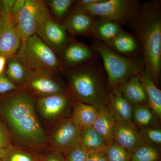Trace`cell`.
Segmentation results:
<instances>
[{
    "label": "cell",
    "mask_w": 161,
    "mask_h": 161,
    "mask_svg": "<svg viewBox=\"0 0 161 161\" xmlns=\"http://www.w3.org/2000/svg\"><path fill=\"white\" fill-rule=\"evenodd\" d=\"M36 100L23 88L0 96V118L19 142L40 149L46 146L47 137L36 114Z\"/></svg>",
    "instance_id": "6da1fadb"
},
{
    "label": "cell",
    "mask_w": 161,
    "mask_h": 161,
    "mask_svg": "<svg viewBox=\"0 0 161 161\" xmlns=\"http://www.w3.org/2000/svg\"><path fill=\"white\" fill-rule=\"evenodd\" d=\"M68 91L75 101L95 107L99 110L108 107L109 87L106 73L100 56L87 63L65 70Z\"/></svg>",
    "instance_id": "7a4b0ae2"
},
{
    "label": "cell",
    "mask_w": 161,
    "mask_h": 161,
    "mask_svg": "<svg viewBox=\"0 0 161 161\" xmlns=\"http://www.w3.org/2000/svg\"><path fill=\"white\" fill-rule=\"evenodd\" d=\"M129 25L142 48L145 64L150 69L157 86L161 71V1L141 3Z\"/></svg>",
    "instance_id": "3957f363"
},
{
    "label": "cell",
    "mask_w": 161,
    "mask_h": 161,
    "mask_svg": "<svg viewBox=\"0 0 161 161\" xmlns=\"http://www.w3.org/2000/svg\"><path fill=\"white\" fill-rule=\"evenodd\" d=\"M92 47L100 56L110 89L133 76H138L145 67L143 58H132L112 51L102 42L94 40Z\"/></svg>",
    "instance_id": "277c9868"
},
{
    "label": "cell",
    "mask_w": 161,
    "mask_h": 161,
    "mask_svg": "<svg viewBox=\"0 0 161 161\" xmlns=\"http://www.w3.org/2000/svg\"><path fill=\"white\" fill-rule=\"evenodd\" d=\"M15 56L35 71L58 75L64 71L58 55L36 34L28 39L23 51Z\"/></svg>",
    "instance_id": "5b68a950"
},
{
    "label": "cell",
    "mask_w": 161,
    "mask_h": 161,
    "mask_svg": "<svg viewBox=\"0 0 161 161\" xmlns=\"http://www.w3.org/2000/svg\"><path fill=\"white\" fill-rule=\"evenodd\" d=\"M141 3L137 0H103L83 6L75 4L91 15L106 18L121 26L129 24L133 20Z\"/></svg>",
    "instance_id": "8992f818"
},
{
    "label": "cell",
    "mask_w": 161,
    "mask_h": 161,
    "mask_svg": "<svg viewBox=\"0 0 161 161\" xmlns=\"http://www.w3.org/2000/svg\"><path fill=\"white\" fill-rule=\"evenodd\" d=\"M36 34L58 56L71 37L62 24L52 17L44 1L42 0L40 2Z\"/></svg>",
    "instance_id": "52a82bcc"
},
{
    "label": "cell",
    "mask_w": 161,
    "mask_h": 161,
    "mask_svg": "<svg viewBox=\"0 0 161 161\" xmlns=\"http://www.w3.org/2000/svg\"><path fill=\"white\" fill-rule=\"evenodd\" d=\"M15 0H0V56L17 54L21 45L16 25L11 16Z\"/></svg>",
    "instance_id": "ba28073f"
},
{
    "label": "cell",
    "mask_w": 161,
    "mask_h": 161,
    "mask_svg": "<svg viewBox=\"0 0 161 161\" xmlns=\"http://www.w3.org/2000/svg\"><path fill=\"white\" fill-rule=\"evenodd\" d=\"M57 76L28 68L23 89L38 98L66 92L67 87L58 79Z\"/></svg>",
    "instance_id": "9c48e42d"
},
{
    "label": "cell",
    "mask_w": 161,
    "mask_h": 161,
    "mask_svg": "<svg viewBox=\"0 0 161 161\" xmlns=\"http://www.w3.org/2000/svg\"><path fill=\"white\" fill-rule=\"evenodd\" d=\"M82 130L83 128L75 123L71 117L61 121L52 135V146L55 151L63 155L79 142Z\"/></svg>",
    "instance_id": "30bf717a"
},
{
    "label": "cell",
    "mask_w": 161,
    "mask_h": 161,
    "mask_svg": "<svg viewBox=\"0 0 161 161\" xmlns=\"http://www.w3.org/2000/svg\"><path fill=\"white\" fill-rule=\"evenodd\" d=\"M98 56V53L92 46H87L71 37L58 57L65 70L87 63Z\"/></svg>",
    "instance_id": "8fae6325"
},
{
    "label": "cell",
    "mask_w": 161,
    "mask_h": 161,
    "mask_svg": "<svg viewBox=\"0 0 161 161\" xmlns=\"http://www.w3.org/2000/svg\"><path fill=\"white\" fill-rule=\"evenodd\" d=\"M40 2V0H26L18 15L16 25L21 45L17 53L23 51L28 39L36 34Z\"/></svg>",
    "instance_id": "7c38bea8"
},
{
    "label": "cell",
    "mask_w": 161,
    "mask_h": 161,
    "mask_svg": "<svg viewBox=\"0 0 161 161\" xmlns=\"http://www.w3.org/2000/svg\"><path fill=\"white\" fill-rule=\"evenodd\" d=\"M75 101L67 91L39 97L37 100H36V105L43 117L47 119H54L67 114Z\"/></svg>",
    "instance_id": "4fadbf2b"
},
{
    "label": "cell",
    "mask_w": 161,
    "mask_h": 161,
    "mask_svg": "<svg viewBox=\"0 0 161 161\" xmlns=\"http://www.w3.org/2000/svg\"><path fill=\"white\" fill-rule=\"evenodd\" d=\"M97 18L87 13L75 3L61 24L72 37L77 36L90 37L92 26Z\"/></svg>",
    "instance_id": "5bb4252c"
},
{
    "label": "cell",
    "mask_w": 161,
    "mask_h": 161,
    "mask_svg": "<svg viewBox=\"0 0 161 161\" xmlns=\"http://www.w3.org/2000/svg\"><path fill=\"white\" fill-rule=\"evenodd\" d=\"M113 136L114 142L130 154L145 144L141 138L138 128L130 122H115Z\"/></svg>",
    "instance_id": "9a60e30c"
},
{
    "label": "cell",
    "mask_w": 161,
    "mask_h": 161,
    "mask_svg": "<svg viewBox=\"0 0 161 161\" xmlns=\"http://www.w3.org/2000/svg\"><path fill=\"white\" fill-rule=\"evenodd\" d=\"M106 46L121 56L132 58H143L142 48L135 35L123 31Z\"/></svg>",
    "instance_id": "2e32d148"
},
{
    "label": "cell",
    "mask_w": 161,
    "mask_h": 161,
    "mask_svg": "<svg viewBox=\"0 0 161 161\" xmlns=\"http://www.w3.org/2000/svg\"><path fill=\"white\" fill-rule=\"evenodd\" d=\"M108 107L115 121L132 122L133 106L125 98L118 87L110 91Z\"/></svg>",
    "instance_id": "e0dca14e"
},
{
    "label": "cell",
    "mask_w": 161,
    "mask_h": 161,
    "mask_svg": "<svg viewBox=\"0 0 161 161\" xmlns=\"http://www.w3.org/2000/svg\"><path fill=\"white\" fill-rule=\"evenodd\" d=\"M123 31L117 22L106 18L98 17L92 26L90 37L107 45Z\"/></svg>",
    "instance_id": "ac0fdd59"
},
{
    "label": "cell",
    "mask_w": 161,
    "mask_h": 161,
    "mask_svg": "<svg viewBox=\"0 0 161 161\" xmlns=\"http://www.w3.org/2000/svg\"><path fill=\"white\" fill-rule=\"evenodd\" d=\"M141 83L147 93L149 106L161 118V91L157 87L149 68L145 65L138 76Z\"/></svg>",
    "instance_id": "d6986e66"
},
{
    "label": "cell",
    "mask_w": 161,
    "mask_h": 161,
    "mask_svg": "<svg viewBox=\"0 0 161 161\" xmlns=\"http://www.w3.org/2000/svg\"><path fill=\"white\" fill-rule=\"evenodd\" d=\"M125 98L132 105L148 104V98L138 76H133L118 86Z\"/></svg>",
    "instance_id": "ffe728a7"
},
{
    "label": "cell",
    "mask_w": 161,
    "mask_h": 161,
    "mask_svg": "<svg viewBox=\"0 0 161 161\" xmlns=\"http://www.w3.org/2000/svg\"><path fill=\"white\" fill-rule=\"evenodd\" d=\"M115 120L108 107L98 110L92 127L105 141L107 146L114 143L113 133Z\"/></svg>",
    "instance_id": "44dd1931"
},
{
    "label": "cell",
    "mask_w": 161,
    "mask_h": 161,
    "mask_svg": "<svg viewBox=\"0 0 161 161\" xmlns=\"http://www.w3.org/2000/svg\"><path fill=\"white\" fill-rule=\"evenodd\" d=\"M98 112V110L93 106L75 101L70 117L75 123L84 129L92 126Z\"/></svg>",
    "instance_id": "7402d4cb"
},
{
    "label": "cell",
    "mask_w": 161,
    "mask_h": 161,
    "mask_svg": "<svg viewBox=\"0 0 161 161\" xmlns=\"http://www.w3.org/2000/svg\"><path fill=\"white\" fill-rule=\"evenodd\" d=\"M28 68L15 56L7 60L5 75L16 85L23 88L26 81Z\"/></svg>",
    "instance_id": "603a6c76"
},
{
    "label": "cell",
    "mask_w": 161,
    "mask_h": 161,
    "mask_svg": "<svg viewBox=\"0 0 161 161\" xmlns=\"http://www.w3.org/2000/svg\"><path fill=\"white\" fill-rule=\"evenodd\" d=\"M159 119L149 105L133 106L132 121L137 128L157 126Z\"/></svg>",
    "instance_id": "cb8c5ba5"
},
{
    "label": "cell",
    "mask_w": 161,
    "mask_h": 161,
    "mask_svg": "<svg viewBox=\"0 0 161 161\" xmlns=\"http://www.w3.org/2000/svg\"><path fill=\"white\" fill-rule=\"evenodd\" d=\"M80 142L88 152H104L107 147L102 136L92 126L83 129Z\"/></svg>",
    "instance_id": "d4e9b609"
},
{
    "label": "cell",
    "mask_w": 161,
    "mask_h": 161,
    "mask_svg": "<svg viewBox=\"0 0 161 161\" xmlns=\"http://www.w3.org/2000/svg\"><path fill=\"white\" fill-rule=\"evenodd\" d=\"M75 0H46L44 3L52 17L57 22L62 23L69 13Z\"/></svg>",
    "instance_id": "484cf974"
},
{
    "label": "cell",
    "mask_w": 161,
    "mask_h": 161,
    "mask_svg": "<svg viewBox=\"0 0 161 161\" xmlns=\"http://www.w3.org/2000/svg\"><path fill=\"white\" fill-rule=\"evenodd\" d=\"M1 161H36L34 156L13 145L0 149Z\"/></svg>",
    "instance_id": "4316f807"
},
{
    "label": "cell",
    "mask_w": 161,
    "mask_h": 161,
    "mask_svg": "<svg viewBox=\"0 0 161 161\" xmlns=\"http://www.w3.org/2000/svg\"><path fill=\"white\" fill-rule=\"evenodd\" d=\"M144 143L159 150L161 146V130L157 126L138 128Z\"/></svg>",
    "instance_id": "83f0119b"
},
{
    "label": "cell",
    "mask_w": 161,
    "mask_h": 161,
    "mask_svg": "<svg viewBox=\"0 0 161 161\" xmlns=\"http://www.w3.org/2000/svg\"><path fill=\"white\" fill-rule=\"evenodd\" d=\"M159 150L144 144L131 153V161H158Z\"/></svg>",
    "instance_id": "f1b7e54d"
},
{
    "label": "cell",
    "mask_w": 161,
    "mask_h": 161,
    "mask_svg": "<svg viewBox=\"0 0 161 161\" xmlns=\"http://www.w3.org/2000/svg\"><path fill=\"white\" fill-rule=\"evenodd\" d=\"M104 153L108 161H131V154L115 143L107 146Z\"/></svg>",
    "instance_id": "f546056e"
},
{
    "label": "cell",
    "mask_w": 161,
    "mask_h": 161,
    "mask_svg": "<svg viewBox=\"0 0 161 161\" xmlns=\"http://www.w3.org/2000/svg\"><path fill=\"white\" fill-rule=\"evenodd\" d=\"M87 153V151L80 142L67 151L64 155L66 161H85Z\"/></svg>",
    "instance_id": "4dcf8cb0"
},
{
    "label": "cell",
    "mask_w": 161,
    "mask_h": 161,
    "mask_svg": "<svg viewBox=\"0 0 161 161\" xmlns=\"http://www.w3.org/2000/svg\"><path fill=\"white\" fill-rule=\"evenodd\" d=\"M12 82L6 75L0 76V96L22 89Z\"/></svg>",
    "instance_id": "1f68e13d"
},
{
    "label": "cell",
    "mask_w": 161,
    "mask_h": 161,
    "mask_svg": "<svg viewBox=\"0 0 161 161\" xmlns=\"http://www.w3.org/2000/svg\"><path fill=\"white\" fill-rule=\"evenodd\" d=\"M11 144L8 130L0 118V149L6 148Z\"/></svg>",
    "instance_id": "d6a6232c"
},
{
    "label": "cell",
    "mask_w": 161,
    "mask_h": 161,
    "mask_svg": "<svg viewBox=\"0 0 161 161\" xmlns=\"http://www.w3.org/2000/svg\"><path fill=\"white\" fill-rule=\"evenodd\" d=\"M26 0H15L11 9V16L15 23H16L18 15L24 7Z\"/></svg>",
    "instance_id": "836d02e7"
},
{
    "label": "cell",
    "mask_w": 161,
    "mask_h": 161,
    "mask_svg": "<svg viewBox=\"0 0 161 161\" xmlns=\"http://www.w3.org/2000/svg\"><path fill=\"white\" fill-rule=\"evenodd\" d=\"M85 161H108L104 152H88Z\"/></svg>",
    "instance_id": "e575fe53"
},
{
    "label": "cell",
    "mask_w": 161,
    "mask_h": 161,
    "mask_svg": "<svg viewBox=\"0 0 161 161\" xmlns=\"http://www.w3.org/2000/svg\"><path fill=\"white\" fill-rule=\"evenodd\" d=\"M44 161H66L63 155L59 153L55 152L47 156Z\"/></svg>",
    "instance_id": "d590c367"
},
{
    "label": "cell",
    "mask_w": 161,
    "mask_h": 161,
    "mask_svg": "<svg viewBox=\"0 0 161 161\" xmlns=\"http://www.w3.org/2000/svg\"><path fill=\"white\" fill-rule=\"evenodd\" d=\"M8 58L6 56H0V76L5 74Z\"/></svg>",
    "instance_id": "8d00e7d4"
},
{
    "label": "cell",
    "mask_w": 161,
    "mask_h": 161,
    "mask_svg": "<svg viewBox=\"0 0 161 161\" xmlns=\"http://www.w3.org/2000/svg\"><path fill=\"white\" fill-rule=\"evenodd\" d=\"M0 161H1V151H0Z\"/></svg>",
    "instance_id": "74e56055"
}]
</instances>
